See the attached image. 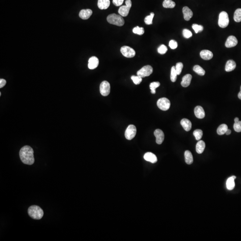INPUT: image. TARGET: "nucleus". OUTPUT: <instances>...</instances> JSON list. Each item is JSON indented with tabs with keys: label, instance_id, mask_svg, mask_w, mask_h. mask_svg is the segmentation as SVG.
Segmentation results:
<instances>
[{
	"label": "nucleus",
	"instance_id": "1",
	"mask_svg": "<svg viewBox=\"0 0 241 241\" xmlns=\"http://www.w3.org/2000/svg\"><path fill=\"white\" fill-rule=\"evenodd\" d=\"M19 155L22 162L24 164L31 165L34 163V151L30 146H25L23 147L19 152Z\"/></svg>",
	"mask_w": 241,
	"mask_h": 241
},
{
	"label": "nucleus",
	"instance_id": "2",
	"mask_svg": "<svg viewBox=\"0 0 241 241\" xmlns=\"http://www.w3.org/2000/svg\"><path fill=\"white\" fill-rule=\"evenodd\" d=\"M28 213L30 217L35 220L41 219L44 215L42 209L37 206H32L29 207Z\"/></svg>",
	"mask_w": 241,
	"mask_h": 241
},
{
	"label": "nucleus",
	"instance_id": "3",
	"mask_svg": "<svg viewBox=\"0 0 241 241\" xmlns=\"http://www.w3.org/2000/svg\"><path fill=\"white\" fill-rule=\"evenodd\" d=\"M108 23L116 26L122 27L125 23L124 20L120 15H118L115 13L110 14L107 17Z\"/></svg>",
	"mask_w": 241,
	"mask_h": 241
},
{
	"label": "nucleus",
	"instance_id": "4",
	"mask_svg": "<svg viewBox=\"0 0 241 241\" xmlns=\"http://www.w3.org/2000/svg\"><path fill=\"white\" fill-rule=\"evenodd\" d=\"M229 24V18L228 13L225 11H222L219 16L218 25L220 27L225 28Z\"/></svg>",
	"mask_w": 241,
	"mask_h": 241
},
{
	"label": "nucleus",
	"instance_id": "5",
	"mask_svg": "<svg viewBox=\"0 0 241 241\" xmlns=\"http://www.w3.org/2000/svg\"><path fill=\"white\" fill-rule=\"evenodd\" d=\"M125 3L126 5L121 6L119 9V13L122 17H126L128 15L130 10L132 6L131 0H126Z\"/></svg>",
	"mask_w": 241,
	"mask_h": 241
},
{
	"label": "nucleus",
	"instance_id": "6",
	"mask_svg": "<svg viewBox=\"0 0 241 241\" xmlns=\"http://www.w3.org/2000/svg\"><path fill=\"white\" fill-rule=\"evenodd\" d=\"M157 105L161 110L166 111L170 108L171 103L168 99L163 97L158 100L157 102Z\"/></svg>",
	"mask_w": 241,
	"mask_h": 241
},
{
	"label": "nucleus",
	"instance_id": "7",
	"mask_svg": "<svg viewBox=\"0 0 241 241\" xmlns=\"http://www.w3.org/2000/svg\"><path fill=\"white\" fill-rule=\"evenodd\" d=\"M153 69L152 67L150 65H146L142 68L141 69L137 71V75L141 78L149 76L152 73Z\"/></svg>",
	"mask_w": 241,
	"mask_h": 241
},
{
	"label": "nucleus",
	"instance_id": "8",
	"mask_svg": "<svg viewBox=\"0 0 241 241\" xmlns=\"http://www.w3.org/2000/svg\"><path fill=\"white\" fill-rule=\"evenodd\" d=\"M136 132H137V129L136 126L133 125H130L128 126L126 130L125 133L126 138L127 140H132L136 135Z\"/></svg>",
	"mask_w": 241,
	"mask_h": 241
},
{
	"label": "nucleus",
	"instance_id": "9",
	"mask_svg": "<svg viewBox=\"0 0 241 241\" xmlns=\"http://www.w3.org/2000/svg\"><path fill=\"white\" fill-rule=\"evenodd\" d=\"M121 52L124 57L126 58H133L135 56V52L132 48L128 46H123L121 47Z\"/></svg>",
	"mask_w": 241,
	"mask_h": 241
},
{
	"label": "nucleus",
	"instance_id": "10",
	"mask_svg": "<svg viewBox=\"0 0 241 241\" xmlns=\"http://www.w3.org/2000/svg\"><path fill=\"white\" fill-rule=\"evenodd\" d=\"M100 91L103 96L109 95L110 92V85L108 81H103L101 82L100 86Z\"/></svg>",
	"mask_w": 241,
	"mask_h": 241
},
{
	"label": "nucleus",
	"instance_id": "11",
	"mask_svg": "<svg viewBox=\"0 0 241 241\" xmlns=\"http://www.w3.org/2000/svg\"><path fill=\"white\" fill-rule=\"evenodd\" d=\"M156 138V142L158 144H161L164 141V134L163 131L160 129L156 130L154 132Z\"/></svg>",
	"mask_w": 241,
	"mask_h": 241
},
{
	"label": "nucleus",
	"instance_id": "12",
	"mask_svg": "<svg viewBox=\"0 0 241 241\" xmlns=\"http://www.w3.org/2000/svg\"><path fill=\"white\" fill-rule=\"evenodd\" d=\"M238 40L234 36H230L227 38L225 43V46L227 48H231L236 46L238 44Z\"/></svg>",
	"mask_w": 241,
	"mask_h": 241
},
{
	"label": "nucleus",
	"instance_id": "13",
	"mask_svg": "<svg viewBox=\"0 0 241 241\" xmlns=\"http://www.w3.org/2000/svg\"><path fill=\"white\" fill-rule=\"evenodd\" d=\"M99 63V61L97 57H92L89 59L88 68L90 69H95L98 66Z\"/></svg>",
	"mask_w": 241,
	"mask_h": 241
},
{
	"label": "nucleus",
	"instance_id": "14",
	"mask_svg": "<svg viewBox=\"0 0 241 241\" xmlns=\"http://www.w3.org/2000/svg\"><path fill=\"white\" fill-rule=\"evenodd\" d=\"M93 11L91 9H82L79 13V17L83 20H87L90 17Z\"/></svg>",
	"mask_w": 241,
	"mask_h": 241
},
{
	"label": "nucleus",
	"instance_id": "15",
	"mask_svg": "<svg viewBox=\"0 0 241 241\" xmlns=\"http://www.w3.org/2000/svg\"><path fill=\"white\" fill-rule=\"evenodd\" d=\"M183 13L184 19L186 21H189L193 16V13L188 7H184L183 8Z\"/></svg>",
	"mask_w": 241,
	"mask_h": 241
},
{
	"label": "nucleus",
	"instance_id": "16",
	"mask_svg": "<svg viewBox=\"0 0 241 241\" xmlns=\"http://www.w3.org/2000/svg\"><path fill=\"white\" fill-rule=\"evenodd\" d=\"M194 114L196 118L202 119L205 118V112L204 109L201 106H197L194 109Z\"/></svg>",
	"mask_w": 241,
	"mask_h": 241
},
{
	"label": "nucleus",
	"instance_id": "17",
	"mask_svg": "<svg viewBox=\"0 0 241 241\" xmlns=\"http://www.w3.org/2000/svg\"><path fill=\"white\" fill-rule=\"evenodd\" d=\"M144 159L147 161L155 163L157 162V158L155 155L152 152H147L144 155Z\"/></svg>",
	"mask_w": 241,
	"mask_h": 241
},
{
	"label": "nucleus",
	"instance_id": "18",
	"mask_svg": "<svg viewBox=\"0 0 241 241\" xmlns=\"http://www.w3.org/2000/svg\"><path fill=\"white\" fill-rule=\"evenodd\" d=\"M200 56L203 60H211L213 57V54L211 51L204 50L200 52Z\"/></svg>",
	"mask_w": 241,
	"mask_h": 241
},
{
	"label": "nucleus",
	"instance_id": "19",
	"mask_svg": "<svg viewBox=\"0 0 241 241\" xmlns=\"http://www.w3.org/2000/svg\"><path fill=\"white\" fill-rule=\"evenodd\" d=\"M110 0H98L97 5L100 9H106L110 5Z\"/></svg>",
	"mask_w": 241,
	"mask_h": 241
},
{
	"label": "nucleus",
	"instance_id": "20",
	"mask_svg": "<svg viewBox=\"0 0 241 241\" xmlns=\"http://www.w3.org/2000/svg\"><path fill=\"white\" fill-rule=\"evenodd\" d=\"M181 124L185 131H189L192 128V123L190 121L186 119L181 120Z\"/></svg>",
	"mask_w": 241,
	"mask_h": 241
},
{
	"label": "nucleus",
	"instance_id": "21",
	"mask_svg": "<svg viewBox=\"0 0 241 241\" xmlns=\"http://www.w3.org/2000/svg\"><path fill=\"white\" fill-rule=\"evenodd\" d=\"M192 79V76L190 74H187L184 76L181 82V85L183 87H187L189 86Z\"/></svg>",
	"mask_w": 241,
	"mask_h": 241
},
{
	"label": "nucleus",
	"instance_id": "22",
	"mask_svg": "<svg viewBox=\"0 0 241 241\" xmlns=\"http://www.w3.org/2000/svg\"><path fill=\"white\" fill-rule=\"evenodd\" d=\"M236 67V64L233 60H229L225 65V70L227 72H230L234 70Z\"/></svg>",
	"mask_w": 241,
	"mask_h": 241
},
{
	"label": "nucleus",
	"instance_id": "23",
	"mask_svg": "<svg viewBox=\"0 0 241 241\" xmlns=\"http://www.w3.org/2000/svg\"><path fill=\"white\" fill-rule=\"evenodd\" d=\"M206 148L205 142L202 140H200L196 145V152L198 154H201L204 152Z\"/></svg>",
	"mask_w": 241,
	"mask_h": 241
},
{
	"label": "nucleus",
	"instance_id": "24",
	"mask_svg": "<svg viewBox=\"0 0 241 241\" xmlns=\"http://www.w3.org/2000/svg\"><path fill=\"white\" fill-rule=\"evenodd\" d=\"M185 160L187 164H191L193 162V156L189 151H186L184 153Z\"/></svg>",
	"mask_w": 241,
	"mask_h": 241
},
{
	"label": "nucleus",
	"instance_id": "25",
	"mask_svg": "<svg viewBox=\"0 0 241 241\" xmlns=\"http://www.w3.org/2000/svg\"><path fill=\"white\" fill-rule=\"evenodd\" d=\"M235 187V179L232 177L228 178L226 181V187L229 190H232Z\"/></svg>",
	"mask_w": 241,
	"mask_h": 241
},
{
	"label": "nucleus",
	"instance_id": "26",
	"mask_svg": "<svg viewBox=\"0 0 241 241\" xmlns=\"http://www.w3.org/2000/svg\"><path fill=\"white\" fill-rule=\"evenodd\" d=\"M162 6L165 8H173L176 6V3L172 0H164Z\"/></svg>",
	"mask_w": 241,
	"mask_h": 241
},
{
	"label": "nucleus",
	"instance_id": "27",
	"mask_svg": "<svg viewBox=\"0 0 241 241\" xmlns=\"http://www.w3.org/2000/svg\"><path fill=\"white\" fill-rule=\"evenodd\" d=\"M228 129V126L226 124H223L221 125L217 129V134L220 135H223L225 133Z\"/></svg>",
	"mask_w": 241,
	"mask_h": 241
},
{
	"label": "nucleus",
	"instance_id": "28",
	"mask_svg": "<svg viewBox=\"0 0 241 241\" xmlns=\"http://www.w3.org/2000/svg\"><path fill=\"white\" fill-rule=\"evenodd\" d=\"M234 19L237 23L241 22V9H236L234 13Z\"/></svg>",
	"mask_w": 241,
	"mask_h": 241
},
{
	"label": "nucleus",
	"instance_id": "29",
	"mask_svg": "<svg viewBox=\"0 0 241 241\" xmlns=\"http://www.w3.org/2000/svg\"><path fill=\"white\" fill-rule=\"evenodd\" d=\"M193 69L195 72L200 75H204L206 73V71L204 69L199 65L194 66Z\"/></svg>",
	"mask_w": 241,
	"mask_h": 241
},
{
	"label": "nucleus",
	"instance_id": "30",
	"mask_svg": "<svg viewBox=\"0 0 241 241\" xmlns=\"http://www.w3.org/2000/svg\"><path fill=\"white\" fill-rule=\"evenodd\" d=\"M177 75V73L176 71V67L175 66L172 67L171 68V80L172 82H176Z\"/></svg>",
	"mask_w": 241,
	"mask_h": 241
},
{
	"label": "nucleus",
	"instance_id": "31",
	"mask_svg": "<svg viewBox=\"0 0 241 241\" xmlns=\"http://www.w3.org/2000/svg\"><path fill=\"white\" fill-rule=\"evenodd\" d=\"M160 85V84L159 82H154L151 83L150 85V88L151 89L152 93L155 94L156 89L159 87Z\"/></svg>",
	"mask_w": 241,
	"mask_h": 241
},
{
	"label": "nucleus",
	"instance_id": "32",
	"mask_svg": "<svg viewBox=\"0 0 241 241\" xmlns=\"http://www.w3.org/2000/svg\"><path fill=\"white\" fill-rule=\"evenodd\" d=\"M154 13H151L150 15L145 17L144 22L147 25H152V20L154 17Z\"/></svg>",
	"mask_w": 241,
	"mask_h": 241
},
{
	"label": "nucleus",
	"instance_id": "33",
	"mask_svg": "<svg viewBox=\"0 0 241 241\" xmlns=\"http://www.w3.org/2000/svg\"><path fill=\"white\" fill-rule=\"evenodd\" d=\"M193 135L196 140H200L203 136V131L200 129L195 130L193 132Z\"/></svg>",
	"mask_w": 241,
	"mask_h": 241
},
{
	"label": "nucleus",
	"instance_id": "34",
	"mask_svg": "<svg viewBox=\"0 0 241 241\" xmlns=\"http://www.w3.org/2000/svg\"><path fill=\"white\" fill-rule=\"evenodd\" d=\"M133 32L135 34L142 35L144 33V29L143 27H136L133 29Z\"/></svg>",
	"mask_w": 241,
	"mask_h": 241
},
{
	"label": "nucleus",
	"instance_id": "35",
	"mask_svg": "<svg viewBox=\"0 0 241 241\" xmlns=\"http://www.w3.org/2000/svg\"><path fill=\"white\" fill-rule=\"evenodd\" d=\"M192 27L195 31V33L196 34L201 32L204 29L203 26L196 24H193L192 25Z\"/></svg>",
	"mask_w": 241,
	"mask_h": 241
},
{
	"label": "nucleus",
	"instance_id": "36",
	"mask_svg": "<svg viewBox=\"0 0 241 241\" xmlns=\"http://www.w3.org/2000/svg\"><path fill=\"white\" fill-rule=\"evenodd\" d=\"M131 79H132L133 83L136 85H139L142 81V78L138 75L137 76L132 75L131 77Z\"/></svg>",
	"mask_w": 241,
	"mask_h": 241
},
{
	"label": "nucleus",
	"instance_id": "37",
	"mask_svg": "<svg viewBox=\"0 0 241 241\" xmlns=\"http://www.w3.org/2000/svg\"><path fill=\"white\" fill-rule=\"evenodd\" d=\"M167 51V47L165 45L162 44L158 48V52L161 55L165 54Z\"/></svg>",
	"mask_w": 241,
	"mask_h": 241
},
{
	"label": "nucleus",
	"instance_id": "38",
	"mask_svg": "<svg viewBox=\"0 0 241 241\" xmlns=\"http://www.w3.org/2000/svg\"><path fill=\"white\" fill-rule=\"evenodd\" d=\"M176 70L178 75H180L181 73L183 68V64L181 62L177 63L176 64Z\"/></svg>",
	"mask_w": 241,
	"mask_h": 241
},
{
	"label": "nucleus",
	"instance_id": "39",
	"mask_svg": "<svg viewBox=\"0 0 241 241\" xmlns=\"http://www.w3.org/2000/svg\"><path fill=\"white\" fill-rule=\"evenodd\" d=\"M183 35L184 37L186 38H189L192 36V33L188 29H185L183 31Z\"/></svg>",
	"mask_w": 241,
	"mask_h": 241
},
{
	"label": "nucleus",
	"instance_id": "40",
	"mask_svg": "<svg viewBox=\"0 0 241 241\" xmlns=\"http://www.w3.org/2000/svg\"><path fill=\"white\" fill-rule=\"evenodd\" d=\"M234 128L235 131L237 132H241V121H239L237 123H235Z\"/></svg>",
	"mask_w": 241,
	"mask_h": 241
},
{
	"label": "nucleus",
	"instance_id": "41",
	"mask_svg": "<svg viewBox=\"0 0 241 241\" xmlns=\"http://www.w3.org/2000/svg\"><path fill=\"white\" fill-rule=\"evenodd\" d=\"M169 46L171 49H175L177 47L178 43L176 41L171 40L169 42Z\"/></svg>",
	"mask_w": 241,
	"mask_h": 241
},
{
	"label": "nucleus",
	"instance_id": "42",
	"mask_svg": "<svg viewBox=\"0 0 241 241\" xmlns=\"http://www.w3.org/2000/svg\"><path fill=\"white\" fill-rule=\"evenodd\" d=\"M124 0H113V3L114 5L117 6H119L122 4Z\"/></svg>",
	"mask_w": 241,
	"mask_h": 241
},
{
	"label": "nucleus",
	"instance_id": "43",
	"mask_svg": "<svg viewBox=\"0 0 241 241\" xmlns=\"http://www.w3.org/2000/svg\"><path fill=\"white\" fill-rule=\"evenodd\" d=\"M6 84V81L3 79H0V88L2 89L3 87H4Z\"/></svg>",
	"mask_w": 241,
	"mask_h": 241
},
{
	"label": "nucleus",
	"instance_id": "44",
	"mask_svg": "<svg viewBox=\"0 0 241 241\" xmlns=\"http://www.w3.org/2000/svg\"><path fill=\"white\" fill-rule=\"evenodd\" d=\"M231 133V130H230V129H228L227 130V131H226V133H225V134H226V135H230V133Z\"/></svg>",
	"mask_w": 241,
	"mask_h": 241
},
{
	"label": "nucleus",
	"instance_id": "45",
	"mask_svg": "<svg viewBox=\"0 0 241 241\" xmlns=\"http://www.w3.org/2000/svg\"><path fill=\"white\" fill-rule=\"evenodd\" d=\"M240 89V91L239 93V94H238V97L239 98V99H240L241 100V86Z\"/></svg>",
	"mask_w": 241,
	"mask_h": 241
},
{
	"label": "nucleus",
	"instance_id": "46",
	"mask_svg": "<svg viewBox=\"0 0 241 241\" xmlns=\"http://www.w3.org/2000/svg\"><path fill=\"white\" fill-rule=\"evenodd\" d=\"M239 119L238 118H236V119H235V122L237 123L238 122H239Z\"/></svg>",
	"mask_w": 241,
	"mask_h": 241
},
{
	"label": "nucleus",
	"instance_id": "47",
	"mask_svg": "<svg viewBox=\"0 0 241 241\" xmlns=\"http://www.w3.org/2000/svg\"><path fill=\"white\" fill-rule=\"evenodd\" d=\"M233 177V178H234V179H235V180L236 178V176H232V177Z\"/></svg>",
	"mask_w": 241,
	"mask_h": 241
}]
</instances>
